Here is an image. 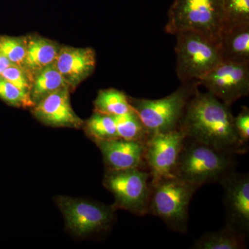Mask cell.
<instances>
[{"instance_id": "1", "label": "cell", "mask_w": 249, "mask_h": 249, "mask_svg": "<svg viewBox=\"0 0 249 249\" xmlns=\"http://www.w3.org/2000/svg\"><path fill=\"white\" fill-rule=\"evenodd\" d=\"M233 117L229 106L197 89L187 105L178 129L186 138L237 155L247 153L249 145L236 133Z\"/></svg>"}, {"instance_id": "2", "label": "cell", "mask_w": 249, "mask_h": 249, "mask_svg": "<svg viewBox=\"0 0 249 249\" xmlns=\"http://www.w3.org/2000/svg\"><path fill=\"white\" fill-rule=\"evenodd\" d=\"M237 155L186 138L174 176L200 188L219 183L237 165Z\"/></svg>"}, {"instance_id": "3", "label": "cell", "mask_w": 249, "mask_h": 249, "mask_svg": "<svg viewBox=\"0 0 249 249\" xmlns=\"http://www.w3.org/2000/svg\"><path fill=\"white\" fill-rule=\"evenodd\" d=\"M199 188L175 176L152 179L148 214L173 231L187 233L190 204Z\"/></svg>"}, {"instance_id": "4", "label": "cell", "mask_w": 249, "mask_h": 249, "mask_svg": "<svg viewBox=\"0 0 249 249\" xmlns=\"http://www.w3.org/2000/svg\"><path fill=\"white\" fill-rule=\"evenodd\" d=\"M223 0H175L164 31L175 36L193 31L219 43L224 27Z\"/></svg>"}, {"instance_id": "5", "label": "cell", "mask_w": 249, "mask_h": 249, "mask_svg": "<svg viewBox=\"0 0 249 249\" xmlns=\"http://www.w3.org/2000/svg\"><path fill=\"white\" fill-rule=\"evenodd\" d=\"M199 85L198 81L181 83L178 89L164 98L147 99L129 96V101L150 137L178 129L187 105Z\"/></svg>"}, {"instance_id": "6", "label": "cell", "mask_w": 249, "mask_h": 249, "mask_svg": "<svg viewBox=\"0 0 249 249\" xmlns=\"http://www.w3.org/2000/svg\"><path fill=\"white\" fill-rule=\"evenodd\" d=\"M53 199L63 215L65 229L77 238L104 235L115 222L116 210L112 205L64 196Z\"/></svg>"}, {"instance_id": "7", "label": "cell", "mask_w": 249, "mask_h": 249, "mask_svg": "<svg viewBox=\"0 0 249 249\" xmlns=\"http://www.w3.org/2000/svg\"><path fill=\"white\" fill-rule=\"evenodd\" d=\"M176 73L181 83L199 81L222 62L219 43L193 31L177 33Z\"/></svg>"}, {"instance_id": "8", "label": "cell", "mask_w": 249, "mask_h": 249, "mask_svg": "<svg viewBox=\"0 0 249 249\" xmlns=\"http://www.w3.org/2000/svg\"><path fill=\"white\" fill-rule=\"evenodd\" d=\"M151 180L144 168L106 170L103 184L114 196V209L142 217L148 214Z\"/></svg>"}, {"instance_id": "9", "label": "cell", "mask_w": 249, "mask_h": 249, "mask_svg": "<svg viewBox=\"0 0 249 249\" xmlns=\"http://www.w3.org/2000/svg\"><path fill=\"white\" fill-rule=\"evenodd\" d=\"M198 83L230 107L249 95V64L222 61Z\"/></svg>"}, {"instance_id": "10", "label": "cell", "mask_w": 249, "mask_h": 249, "mask_svg": "<svg viewBox=\"0 0 249 249\" xmlns=\"http://www.w3.org/2000/svg\"><path fill=\"white\" fill-rule=\"evenodd\" d=\"M186 136L181 129L150 136L145 143L144 160L152 179L174 176Z\"/></svg>"}, {"instance_id": "11", "label": "cell", "mask_w": 249, "mask_h": 249, "mask_svg": "<svg viewBox=\"0 0 249 249\" xmlns=\"http://www.w3.org/2000/svg\"><path fill=\"white\" fill-rule=\"evenodd\" d=\"M219 184L224 191L225 225L249 235V173H239L235 170L226 177Z\"/></svg>"}, {"instance_id": "12", "label": "cell", "mask_w": 249, "mask_h": 249, "mask_svg": "<svg viewBox=\"0 0 249 249\" xmlns=\"http://www.w3.org/2000/svg\"><path fill=\"white\" fill-rule=\"evenodd\" d=\"M70 92L69 88H64L49 95L31 108L33 115L50 127L83 128L85 121L72 109Z\"/></svg>"}, {"instance_id": "13", "label": "cell", "mask_w": 249, "mask_h": 249, "mask_svg": "<svg viewBox=\"0 0 249 249\" xmlns=\"http://www.w3.org/2000/svg\"><path fill=\"white\" fill-rule=\"evenodd\" d=\"M55 65L71 91H73L94 71L96 52L90 47L75 48L62 46Z\"/></svg>"}, {"instance_id": "14", "label": "cell", "mask_w": 249, "mask_h": 249, "mask_svg": "<svg viewBox=\"0 0 249 249\" xmlns=\"http://www.w3.org/2000/svg\"><path fill=\"white\" fill-rule=\"evenodd\" d=\"M145 143L118 138L95 144L101 150L106 170H127L143 168Z\"/></svg>"}, {"instance_id": "15", "label": "cell", "mask_w": 249, "mask_h": 249, "mask_svg": "<svg viewBox=\"0 0 249 249\" xmlns=\"http://www.w3.org/2000/svg\"><path fill=\"white\" fill-rule=\"evenodd\" d=\"M62 46L37 35L27 37V51L23 69L34 78L46 67L55 62Z\"/></svg>"}, {"instance_id": "16", "label": "cell", "mask_w": 249, "mask_h": 249, "mask_svg": "<svg viewBox=\"0 0 249 249\" xmlns=\"http://www.w3.org/2000/svg\"><path fill=\"white\" fill-rule=\"evenodd\" d=\"M219 46L223 62L249 64V24L223 31Z\"/></svg>"}, {"instance_id": "17", "label": "cell", "mask_w": 249, "mask_h": 249, "mask_svg": "<svg viewBox=\"0 0 249 249\" xmlns=\"http://www.w3.org/2000/svg\"><path fill=\"white\" fill-rule=\"evenodd\" d=\"M248 236L232 228L225 227L217 231L207 232L195 241L194 249H243L247 247Z\"/></svg>"}, {"instance_id": "18", "label": "cell", "mask_w": 249, "mask_h": 249, "mask_svg": "<svg viewBox=\"0 0 249 249\" xmlns=\"http://www.w3.org/2000/svg\"><path fill=\"white\" fill-rule=\"evenodd\" d=\"M69 88L66 81L57 68L55 62L46 67L34 77L30 91L34 106L58 90Z\"/></svg>"}, {"instance_id": "19", "label": "cell", "mask_w": 249, "mask_h": 249, "mask_svg": "<svg viewBox=\"0 0 249 249\" xmlns=\"http://www.w3.org/2000/svg\"><path fill=\"white\" fill-rule=\"evenodd\" d=\"M93 111L114 116L122 115L133 109L129 96L114 88L100 90L93 101Z\"/></svg>"}, {"instance_id": "20", "label": "cell", "mask_w": 249, "mask_h": 249, "mask_svg": "<svg viewBox=\"0 0 249 249\" xmlns=\"http://www.w3.org/2000/svg\"><path fill=\"white\" fill-rule=\"evenodd\" d=\"M83 129L87 137L95 143L119 138L114 116L97 111H93L91 117L85 121Z\"/></svg>"}, {"instance_id": "21", "label": "cell", "mask_w": 249, "mask_h": 249, "mask_svg": "<svg viewBox=\"0 0 249 249\" xmlns=\"http://www.w3.org/2000/svg\"><path fill=\"white\" fill-rule=\"evenodd\" d=\"M114 117L119 138L145 142L150 137L146 127L134 109Z\"/></svg>"}, {"instance_id": "22", "label": "cell", "mask_w": 249, "mask_h": 249, "mask_svg": "<svg viewBox=\"0 0 249 249\" xmlns=\"http://www.w3.org/2000/svg\"><path fill=\"white\" fill-rule=\"evenodd\" d=\"M224 27L231 28L249 24V0H223Z\"/></svg>"}, {"instance_id": "23", "label": "cell", "mask_w": 249, "mask_h": 249, "mask_svg": "<svg viewBox=\"0 0 249 249\" xmlns=\"http://www.w3.org/2000/svg\"><path fill=\"white\" fill-rule=\"evenodd\" d=\"M27 51V37L0 36V52L13 65L22 67Z\"/></svg>"}, {"instance_id": "24", "label": "cell", "mask_w": 249, "mask_h": 249, "mask_svg": "<svg viewBox=\"0 0 249 249\" xmlns=\"http://www.w3.org/2000/svg\"><path fill=\"white\" fill-rule=\"evenodd\" d=\"M0 98L15 107L32 108V101L29 96L22 92L4 77L0 76Z\"/></svg>"}, {"instance_id": "25", "label": "cell", "mask_w": 249, "mask_h": 249, "mask_svg": "<svg viewBox=\"0 0 249 249\" xmlns=\"http://www.w3.org/2000/svg\"><path fill=\"white\" fill-rule=\"evenodd\" d=\"M1 76L30 97L34 78L24 69L12 65L7 67Z\"/></svg>"}, {"instance_id": "26", "label": "cell", "mask_w": 249, "mask_h": 249, "mask_svg": "<svg viewBox=\"0 0 249 249\" xmlns=\"http://www.w3.org/2000/svg\"><path fill=\"white\" fill-rule=\"evenodd\" d=\"M233 125L239 138L246 145L249 143V109L243 106L237 116L233 117Z\"/></svg>"}, {"instance_id": "27", "label": "cell", "mask_w": 249, "mask_h": 249, "mask_svg": "<svg viewBox=\"0 0 249 249\" xmlns=\"http://www.w3.org/2000/svg\"><path fill=\"white\" fill-rule=\"evenodd\" d=\"M12 65L13 64L0 52V76L7 67Z\"/></svg>"}]
</instances>
